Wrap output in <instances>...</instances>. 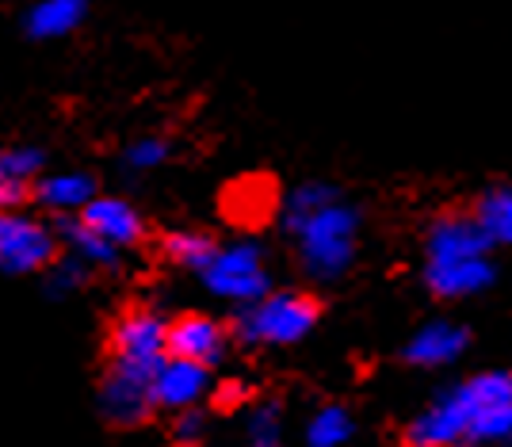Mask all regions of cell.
Segmentation results:
<instances>
[{"instance_id":"obj_13","label":"cell","mask_w":512,"mask_h":447,"mask_svg":"<svg viewBox=\"0 0 512 447\" xmlns=\"http://www.w3.org/2000/svg\"><path fill=\"white\" fill-rule=\"evenodd\" d=\"M467 329L455 321H428L406 344V360L417 367H448L467 352Z\"/></svg>"},{"instance_id":"obj_8","label":"cell","mask_w":512,"mask_h":447,"mask_svg":"<svg viewBox=\"0 0 512 447\" xmlns=\"http://www.w3.org/2000/svg\"><path fill=\"white\" fill-rule=\"evenodd\" d=\"M169 356V321L150 306H130L127 314L111 321L107 333V360L157 363Z\"/></svg>"},{"instance_id":"obj_15","label":"cell","mask_w":512,"mask_h":447,"mask_svg":"<svg viewBox=\"0 0 512 447\" xmlns=\"http://www.w3.org/2000/svg\"><path fill=\"white\" fill-rule=\"evenodd\" d=\"M54 234H58V241L65 245V253L81 256L88 268H119V256L123 253H119L111 241H104L92 226H85L81 214H62V218H54Z\"/></svg>"},{"instance_id":"obj_16","label":"cell","mask_w":512,"mask_h":447,"mask_svg":"<svg viewBox=\"0 0 512 447\" xmlns=\"http://www.w3.org/2000/svg\"><path fill=\"white\" fill-rule=\"evenodd\" d=\"M88 0H35L23 16L31 39H62L85 23Z\"/></svg>"},{"instance_id":"obj_23","label":"cell","mask_w":512,"mask_h":447,"mask_svg":"<svg viewBox=\"0 0 512 447\" xmlns=\"http://www.w3.org/2000/svg\"><path fill=\"white\" fill-rule=\"evenodd\" d=\"M203 432H207V417L199 413V405L195 409H184V413H176V421H172V444L176 447H199L203 444Z\"/></svg>"},{"instance_id":"obj_2","label":"cell","mask_w":512,"mask_h":447,"mask_svg":"<svg viewBox=\"0 0 512 447\" xmlns=\"http://www.w3.org/2000/svg\"><path fill=\"white\" fill-rule=\"evenodd\" d=\"M283 226L295 237L299 264L310 279L333 283L356 260L360 214L344 203L329 184H302L283 207Z\"/></svg>"},{"instance_id":"obj_1","label":"cell","mask_w":512,"mask_h":447,"mask_svg":"<svg viewBox=\"0 0 512 447\" xmlns=\"http://www.w3.org/2000/svg\"><path fill=\"white\" fill-rule=\"evenodd\" d=\"M409 447H505L512 444V375L486 371L444 390L406 428Z\"/></svg>"},{"instance_id":"obj_14","label":"cell","mask_w":512,"mask_h":447,"mask_svg":"<svg viewBox=\"0 0 512 447\" xmlns=\"http://www.w3.org/2000/svg\"><path fill=\"white\" fill-rule=\"evenodd\" d=\"M96 195H100L96 192V180L88 172H54V176H39L35 180L31 199L39 207H46L54 218H62V214H81Z\"/></svg>"},{"instance_id":"obj_20","label":"cell","mask_w":512,"mask_h":447,"mask_svg":"<svg viewBox=\"0 0 512 447\" xmlns=\"http://www.w3.org/2000/svg\"><path fill=\"white\" fill-rule=\"evenodd\" d=\"M85 279H88V264L81 260V256H73V253L58 256V260H54V264L43 272L46 295H50V298L73 295L77 287H85Z\"/></svg>"},{"instance_id":"obj_17","label":"cell","mask_w":512,"mask_h":447,"mask_svg":"<svg viewBox=\"0 0 512 447\" xmlns=\"http://www.w3.org/2000/svg\"><path fill=\"white\" fill-rule=\"evenodd\" d=\"M161 253L169 256L176 268H188V272H203L211 264V256L218 253V241L199 230H172L161 241Z\"/></svg>"},{"instance_id":"obj_7","label":"cell","mask_w":512,"mask_h":447,"mask_svg":"<svg viewBox=\"0 0 512 447\" xmlns=\"http://www.w3.org/2000/svg\"><path fill=\"white\" fill-rule=\"evenodd\" d=\"M157 363L107 360V371L100 379V413H104V421H111L115 428H134L150 417L157 409L153 405V371H157Z\"/></svg>"},{"instance_id":"obj_25","label":"cell","mask_w":512,"mask_h":447,"mask_svg":"<svg viewBox=\"0 0 512 447\" xmlns=\"http://www.w3.org/2000/svg\"><path fill=\"white\" fill-rule=\"evenodd\" d=\"M245 447H283V444L276 440V444H245Z\"/></svg>"},{"instance_id":"obj_22","label":"cell","mask_w":512,"mask_h":447,"mask_svg":"<svg viewBox=\"0 0 512 447\" xmlns=\"http://www.w3.org/2000/svg\"><path fill=\"white\" fill-rule=\"evenodd\" d=\"M249 444H276L279 432H283V413H279L276 402H264L256 405L253 413H249Z\"/></svg>"},{"instance_id":"obj_4","label":"cell","mask_w":512,"mask_h":447,"mask_svg":"<svg viewBox=\"0 0 512 447\" xmlns=\"http://www.w3.org/2000/svg\"><path fill=\"white\" fill-rule=\"evenodd\" d=\"M318 325V302L302 291H268L249 306H241L234 318V337L241 344H299Z\"/></svg>"},{"instance_id":"obj_18","label":"cell","mask_w":512,"mask_h":447,"mask_svg":"<svg viewBox=\"0 0 512 447\" xmlns=\"http://www.w3.org/2000/svg\"><path fill=\"white\" fill-rule=\"evenodd\" d=\"M474 218L493 245H512V184H501V188L482 195Z\"/></svg>"},{"instance_id":"obj_5","label":"cell","mask_w":512,"mask_h":447,"mask_svg":"<svg viewBox=\"0 0 512 447\" xmlns=\"http://www.w3.org/2000/svg\"><path fill=\"white\" fill-rule=\"evenodd\" d=\"M199 279H203V287L214 298H226L234 306H249V302H256V298H264L272 291L264 253H260V245H253V241L218 245V253L199 272Z\"/></svg>"},{"instance_id":"obj_11","label":"cell","mask_w":512,"mask_h":447,"mask_svg":"<svg viewBox=\"0 0 512 447\" xmlns=\"http://www.w3.org/2000/svg\"><path fill=\"white\" fill-rule=\"evenodd\" d=\"M81 218H85V226H92L104 241H111L119 253H123V249H134V245L146 237L142 214L134 211L127 199H119V195H96L85 211H81Z\"/></svg>"},{"instance_id":"obj_6","label":"cell","mask_w":512,"mask_h":447,"mask_svg":"<svg viewBox=\"0 0 512 447\" xmlns=\"http://www.w3.org/2000/svg\"><path fill=\"white\" fill-rule=\"evenodd\" d=\"M62 241L54 222H43L27 211H0V272L4 276H35L58 260Z\"/></svg>"},{"instance_id":"obj_10","label":"cell","mask_w":512,"mask_h":447,"mask_svg":"<svg viewBox=\"0 0 512 447\" xmlns=\"http://www.w3.org/2000/svg\"><path fill=\"white\" fill-rule=\"evenodd\" d=\"M226 344H230L226 325L211 314H180L176 321H169V356L214 367L226 356Z\"/></svg>"},{"instance_id":"obj_19","label":"cell","mask_w":512,"mask_h":447,"mask_svg":"<svg viewBox=\"0 0 512 447\" xmlns=\"http://www.w3.org/2000/svg\"><path fill=\"white\" fill-rule=\"evenodd\" d=\"M356 432V421L344 405H321L306 425V447H344Z\"/></svg>"},{"instance_id":"obj_3","label":"cell","mask_w":512,"mask_h":447,"mask_svg":"<svg viewBox=\"0 0 512 447\" xmlns=\"http://www.w3.org/2000/svg\"><path fill=\"white\" fill-rule=\"evenodd\" d=\"M493 241L478 218H440L425 241V283L440 298H470L493 283Z\"/></svg>"},{"instance_id":"obj_12","label":"cell","mask_w":512,"mask_h":447,"mask_svg":"<svg viewBox=\"0 0 512 447\" xmlns=\"http://www.w3.org/2000/svg\"><path fill=\"white\" fill-rule=\"evenodd\" d=\"M46 165V153L35 146L0 149V211H16L35 192V180Z\"/></svg>"},{"instance_id":"obj_24","label":"cell","mask_w":512,"mask_h":447,"mask_svg":"<svg viewBox=\"0 0 512 447\" xmlns=\"http://www.w3.org/2000/svg\"><path fill=\"white\" fill-rule=\"evenodd\" d=\"M211 398H214V405L230 409V405H237V402H245V398H249V386L241 383V379H230V383H218V386H214Z\"/></svg>"},{"instance_id":"obj_9","label":"cell","mask_w":512,"mask_h":447,"mask_svg":"<svg viewBox=\"0 0 512 447\" xmlns=\"http://www.w3.org/2000/svg\"><path fill=\"white\" fill-rule=\"evenodd\" d=\"M211 367L180 356H165L153 371V405L165 413H184L195 409L203 398H211Z\"/></svg>"},{"instance_id":"obj_21","label":"cell","mask_w":512,"mask_h":447,"mask_svg":"<svg viewBox=\"0 0 512 447\" xmlns=\"http://www.w3.org/2000/svg\"><path fill=\"white\" fill-rule=\"evenodd\" d=\"M172 146L165 138H138V142H130L127 153H123V165L130 172H150L157 165H165L169 161Z\"/></svg>"}]
</instances>
